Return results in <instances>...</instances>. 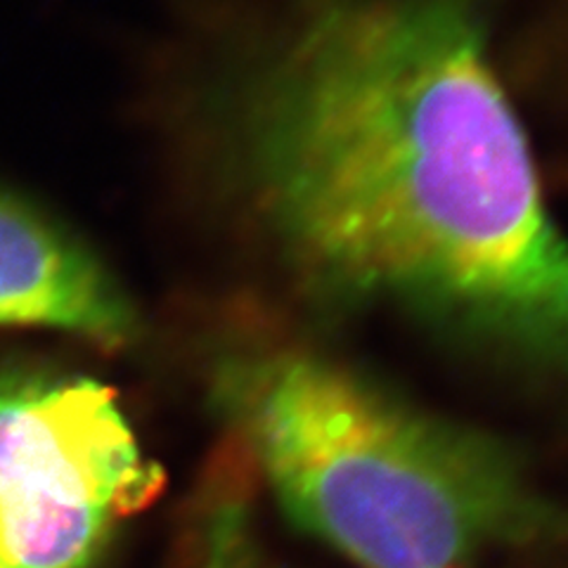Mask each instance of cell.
I'll list each match as a JSON object with an SVG mask.
<instances>
[{
    "label": "cell",
    "instance_id": "cell-2",
    "mask_svg": "<svg viewBox=\"0 0 568 568\" xmlns=\"http://www.w3.org/2000/svg\"><path fill=\"white\" fill-rule=\"evenodd\" d=\"M209 398L282 511L358 568L568 549V505L505 440L304 342H223Z\"/></svg>",
    "mask_w": 568,
    "mask_h": 568
},
{
    "label": "cell",
    "instance_id": "cell-3",
    "mask_svg": "<svg viewBox=\"0 0 568 568\" xmlns=\"http://www.w3.org/2000/svg\"><path fill=\"white\" fill-rule=\"evenodd\" d=\"M162 484L110 386L0 375V568H91Z\"/></svg>",
    "mask_w": 568,
    "mask_h": 568
},
{
    "label": "cell",
    "instance_id": "cell-1",
    "mask_svg": "<svg viewBox=\"0 0 568 568\" xmlns=\"http://www.w3.org/2000/svg\"><path fill=\"white\" fill-rule=\"evenodd\" d=\"M209 112L225 194L301 290L568 382V233L478 0H277Z\"/></svg>",
    "mask_w": 568,
    "mask_h": 568
},
{
    "label": "cell",
    "instance_id": "cell-4",
    "mask_svg": "<svg viewBox=\"0 0 568 568\" xmlns=\"http://www.w3.org/2000/svg\"><path fill=\"white\" fill-rule=\"evenodd\" d=\"M138 325L129 294L85 246L0 194V327H50L114 351Z\"/></svg>",
    "mask_w": 568,
    "mask_h": 568
},
{
    "label": "cell",
    "instance_id": "cell-5",
    "mask_svg": "<svg viewBox=\"0 0 568 568\" xmlns=\"http://www.w3.org/2000/svg\"><path fill=\"white\" fill-rule=\"evenodd\" d=\"M187 568H282L258 528L252 469L221 457L194 507Z\"/></svg>",
    "mask_w": 568,
    "mask_h": 568
}]
</instances>
